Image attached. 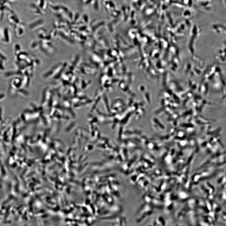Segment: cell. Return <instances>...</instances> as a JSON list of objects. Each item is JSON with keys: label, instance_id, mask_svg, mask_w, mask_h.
<instances>
[{"label": "cell", "instance_id": "1", "mask_svg": "<svg viewBox=\"0 0 226 226\" xmlns=\"http://www.w3.org/2000/svg\"><path fill=\"white\" fill-rule=\"evenodd\" d=\"M45 23V21L43 18L37 19L30 22L28 27L30 30L33 31L43 26Z\"/></svg>", "mask_w": 226, "mask_h": 226}, {"label": "cell", "instance_id": "2", "mask_svg": "<svg viewBox=\"0 0 226 226\" xmlns=\"http://www.w3.org/2000/svg\"><path fill=\"white\" fill-rule=\"evenodd\" d=\"M39 8L37 5H35L34 4H31L29 6L31 12L35 15H38V16L43 14L44 12V11L42 10H37L38 8Z\"/></svg>", "mask_w": 226, "mask_h": 226}, {"label": "cell", "instance_id": "3", "mask_svg": "<svg viewBox=\"0 0 226 226\" xmlns=\"http://www.w3.org/2000/svg\"><path fill=\"white\" fill-rule=\"evenodd\" d=\"M48 0H38L37 5L43 11L46 10L48 6Z\"/></svg>", "mask_w": 226, "mask_h": 226}, {"label": "cell", "instance_id": "4", "mask_svg": "<svg viewBox=\"0 0 226 226\" xmlns=\"http://www.w3.org/2000/svg\"><path fill=\"white\" fill-rule=\"evenodd\" d=\"M48 7L54 12H58L59 9L58 5L50 1L49 2Z\"/></svg>", "mask_w": 226, "mask_h": 226}]
</instances>
